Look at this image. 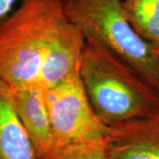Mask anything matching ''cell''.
I'll return each instance as SVG.
<instances>
[{
    "label": "cell",
    "mask_w": 159,
    "mask_h": 159,
    "mask_svg": "<svg viewBox=\"0 0 159 159\" xmlns=\"http://www.w3.org/2000/svg\"><path fill=\"white\" fill-rule=\"evenodd\" d=\"M152 48H153L154 53H155V55H156V57H157L159 62V47H152Z\"/></svg>",
    "instance_id": "12"
},
{
    "label": "cell",
    "mask_w": 159,
    "mask_h": 159,
    "mask_svg": "<svg viewBox=\"0 0 159 159\" xmlns=\"http://www.w3.org/2000/svg\"><path fill=\"white\" fill-rule=\"evenodd\" d=\"M109 159H159V113L110 125Z\"/></svg>",
    "instance_id": "7"
},
{
    "label": "cell",
    "mask_w": 159,
    "mask_h": 159,
    "mask_svg": "<svg viewBox=\"0 0 159 159\" xmlns=\"http://www.w3.org/2000/svg\"><path fill=\"white\" fill-rule=\"evenodd\" d=\"M57 146L104 139L109 126L96 113L79 71L63 82L44 90Z\"/></svg>",
    "instance_id": "4"
},
{
    "label": "cell",
    "mask_w": 159,
    "mask_h": 159,
    "mask_svg": "<svg viewBox=\"0 0 159 159\" xmlns=\"http://www.w3.org/2000/svg\"><path fill=\"white\" fill-rule=\"evenodd\" d=\"M86 42L66 17L58 24L47 47L40 70L38 85L49 89L78 72Z\"/></svg>",
    "instance_id": "5"
},
{
    "label": "cell",
    "mask_w": 159,
    "mask_h": 159,
    "mask_svg": "<svg viewBox=\"0 0 159 159\" xmlns=\"http://www.w3.org/2000/svg\"><path fill=\"white\" fill-rule=\"evenodd\" d=\"M16 1L18 0H0V21L8 16Z\"/></svg>",
    "instance_id": "11"
},
{
    "label": "cell",
    "mask_w": 159,
    "mask_h": 159,
    "mask_svg": "<svg viewBox=\"0 0 159 159\" xmlns=\"http://www.w3.org/2000/svg\"><path fill=\"white\" fill-rule=\"evenodd\" d=\"M6 87L11 108L27 132L39 159H43L57 146L44 90L38 84Z\"/></svg>",
    "instance_id": "6"
},
{
    "label": "cell",
    "mask_w": 159,
    "mask_h": 159,
    "mask_svg": "<svg viewBox=\"0 0 159 159\" xmlns=\"http://www.w3.org/2000/svg\"><path fill=\"white\" fill-rule=\"evenodd\" d=\"M79 74L96 113L108 126L159 113V91L110 51L86 43Z\"/></svg>",
    "instance_id": "1"
},
{
    "label": "cell",
    "mask_w": 159,
    "mask_h": 159,
    "mask_svg": "<svg viewBox=\"0 0 159 159\" xmlns=\"http://www.w3.org/2000/svg\"><path fill=\"white\" fill-rule=\"evenodd\" d=\"M127 20L136 34L152 47H159V0H123Z\"/></svg>",
    "instance_id": "9"
},
{
    "label": "cell",
    "mask_w": 159,
    "mask_h": 159,
    "mask_svg": "<svg viewBox=\"0 0 159 159\" xmlns=\"http://www.w3.org/2000/svg\"><path fill=\"white\" fill-rule=\"evenodd\" d=\"M68 20L86 43L113 53L131 65L159 91V62L152 46L127 20L123 0H64Z\"/></svg>",
    "instance_id": "3"
},
{
    "label": "cell",
    "mask_w": 159,
    "mask_h": 159,
    "mask_svg": "<svg viewBox=\"0 0 159 159\" xmlns=\"http://www.w3.org/2000/svg\"><path fill=\"white\" fill-rule=\"evenodd\" d=\"M0 159H39L0 81Z\"/></svg>",
    "instance_id": "8"
},
{
    "label": "cell",
    "mask_w": 159,
    "mask_h": 159,
    "mask_svg": "<svg viewBox=\"0 0 159 159\" xmlns=\"http://www.w3.org/2000/svg\"><path fill=\"white\" fill-rule=\"evenodd\" d=\"M43 159H109L104 139L58 145Z\"/></svg>",
    "instance_id": "10"
},
{
    "label": "cell",
    "mask_w": 159,
    "mask_h": 159,
    "mask_svg": "<svg viewBox=\"0 0 159 159\" xmlns=\"http://www.w3.org/2000/svg\"><path fill=\"white\" fill-rule=\"evenodd\" d=\"M66 16L64 0H20L0 21V81L9 88L38 84L47 47Z\"/></svg>",
    "instance_id": "2"
}]
</instances>
